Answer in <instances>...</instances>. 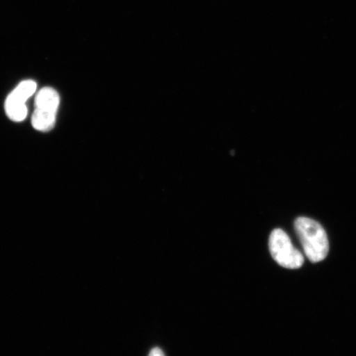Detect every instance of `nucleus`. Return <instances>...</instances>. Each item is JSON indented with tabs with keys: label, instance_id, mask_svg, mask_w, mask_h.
Returning <instances> with one entry per match:
<instances>
[{
	"label": "nucleus",
	"instance_id": "obj_2",
	"mask_svg": "<svg viewBox=\"0 0 356 356\" xmlns=\"http://www.w3.org/2000/svg\"><path fill=\"white\" fill-rule=\"evenodd\" d=\"M32 118L33 127L39 131H49L55 127L60 106V96L51 88H43L38 93Z\"/></svg>",
	"mask_w": 356,
	"mask_h": 356
},
{
	"label": "nucleus",
	"instance_id": "obj_1",
	"mask_svg": "<svg viewBox=\"0 0 356 356\" xmlns=\"http://www.w3.org/2000/svg\"><path fill=\"white\" fill-rule=\"evenodd\" d=\"M295 228L307 257L314 264L324 260L328 254L329 243L322 225L309 218L300 217L295 222Z\"/></svg>",
	"mask_w": 356,
	"mask_h": 356
},
{
	"label": "nucleus",
	"instance_id": "obj_5",
	"mask_svg": "<svg viewBox=\"0 0 356 356\" xmlns=\"http://www.w3.org/2000/svg\"><path fill=\"white\" fill-rule=\"evenodd\" d=\"M149 356H164L163 350L158 347L151 350Z\"/></svg>",
	"mask_w": 356,
	"mask_h": 356
},
{
	"label": "nucleus",
	"instance_id": "obj_4",
	"mask_svg": "<svg viewBox=\"0 0 356 356\" xmlns=\"http://www.w3.org/2000/svg\"><path fill=\"white\" fill-rule=\"evenodd\" d=\"M37 90V83L33 80H24L8 96L4 104L6 114L12 121L20 122L24 121L28 115L29 109L26 102Z\"/></svg>",
	"mask_w": 356,
	"mask_h": 356
},
{
	"label": "nucleus",
	"instance_id": "obj_3",
	"mask_svg": "<svg viewBox=\"0 0 356 356\" xmlns=\"http://www.w3.org/2000/svg\"><path fill=\"white\" fill-rule=\"evenodd\" d=\"M271 256L280 266L288 269H299L304 264L302 253L292 244L291 238L284 230L273 231L269 238Z\"/></svg>",
	"mask_w": 356,
	"mask_h": 356
}]
</instances>
